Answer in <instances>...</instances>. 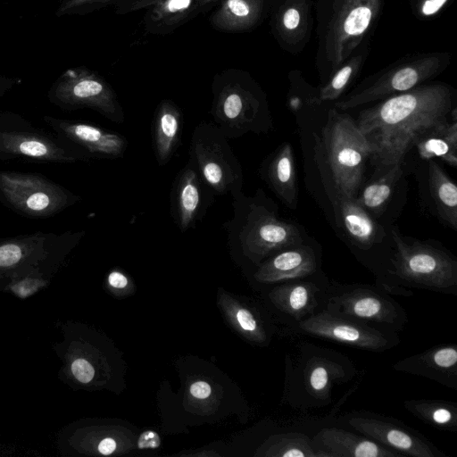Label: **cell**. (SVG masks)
Returning <instances> with one entry per match:
<instances>
[{
  "label": "cell",
  "mask_w": 457,
  "mask_h": 457,
  "mask_svg": "<svg viewBox=\"0 0 457 457\" xmlns=\"http://www.w3.org/2000/svg\"><path fill=\"white\" fill-rule=\"evenodd\" d=\"M262 179L289 209L295 210L298 188L293 146L289 142L278 145L259 169Z\"/></svg>",
  "instance_id": "23"
},
{
  "label": "cell",
  "mask_w": 457,
  "mask_h": 457,
  "mask_svg": "<svg viewBox=\"0 0 457 457\" xmlns=\"http://www.w3.org/2000/svg\"><path fill=\"white\" fill-rule=\"evenodd\" d=\"M428 189L439 219L457 231V187L436 162L428 160Z\"/></svg>",
  "instance_id": "27"
},
{
  "label": "cell",
  "mask_w": 457,
  "mask_h": 457,
  "mask_svg": "<svg viewBox=\"0 0 457 457\" xmlns=\"http://www.w3.org/2000/svg\"><path fill=\"white\" fill-rule=\"evenodd\" d=\"M303 13L297 4L287 7L282 15L281 22L285 30L292 33L299 29L302 23Z\"/></svg>",
  "instance_id": "32"
},
{
  "label": "cell",
  "mask_w": 457,
  "mask_h": 457,
  "mask_svg": "<svg viewBox=\"0 0 457 457\" xmlns=\"http://www.w3.org/2000/svg\"><path fill=\"white\" fill-rule=\"evenodd\" d=\"M184 124L180 109L165 100L157 106L152 123V144L159 166L166 165L176 153Z\"/></svg>",
  "instance_id": "24"
},
{
  "label": "cell",
  "mask_w": 457,
  "mask_h": 457,
  "mask_svg": "<svg viewBox=\"0 0 457 457\" xmlns=\"http://www.w3.org/2000/svg\"><path fill=\"white\" fill-rule=\"evenodd\" d=\"M161 445L159 435L153 430L143 432L137 440V447L139 449H155Z\"/></svg>",
  "instance_id": "34"
},
{
  "label": "cell",
  "mask_w": 457,
  "mask_h": 457,
  "mask_svg": "<svg viewBox=\"0 0 457 457\" xmlns=\"http://www.w3.org/2000/svg\"><path fill=\"white\" fill-rule=\"evenodd\" d=\"M233 215L223 224L234 253L260 265L274 253L305 242L295 222L278 217L274 203L262 188L232 197Z\"/></svg>",
  "instance_id": "2"
},
{
  "label": "cell",
  "mask_w": 457,
  "mask_h": 457,
  "mask_svg": "<svg viewBox=\"0 0 457 457\" xmlns=\"http://www.w3.org/2000/svg\"><path fill=\"white\" fill-rule=\"evenodd\" d=\"M449 59V54L443 53L411 58L387 70L369 85L356 89L334 105L338 110L346 111L409 91L443 71Z\"/></svg>",
  "instance_id": "11"
},
{
  "label": "cell",
  "mask_w": 457,
  "mask_h": 457,
  "mask_svg": "<svg viewBox=\"0 0 457 457\" xmlns=\"http://www.w3.org/2000/svg\"><path fill=\"white\" fill-rule=\"evenodd\" d=\"M325 309L396 333L409 322L405 309L377 285L330 279Z\"/></svg>",
  "instance_id": "9"
},
{
  "label": "cell",
  "mask_w": 457,
  "mask_h": 457,
  "mask_svg": "<svg viewBox=\"0 0 457 457\" xmlns=\"http://www.w3.org/2000/svg\"><path fill=\"white\" fill-rule=\"evenodd\" d=\"M320 271V255L304 242L283 249L262 262L256 272V278L262 283L276 285L312 277Z\"/></svg>",
  "instance_id": "19"
},
{
  "label": "cell",
  "mask_w": 457,
  "mask_h": 457,
  "mask_svg": "<svg viewBox=\"0 0 457 457\" xmlns=\"http://www.w3.org/2000/svg\"><path fill=\"white\" fill-rule=\"evenodd\" d=\"M236 320L245 332L253 335L258 341L264 340V330L259 326L254 315L248 309L242 307L237 309Z\"/></svg>",
  "instance_id": "31"
},
{
  "label": "cell",
  "mask_w": 457,
  "mask_h": 457,
  "mask_svg": "<svg viewBox=\"0 0 457 457\" xmlns=\"http://www.w3.org/2000/svg\"><path fill=\"white\" fill-rule=\"evenodd\" d=\"M191 4V0H169L167 8L170 12H174L187 9Z\"/></svg>",
  "instance_id": "41"
},
{
  "label": "cell",
  "mask_w": 457,
  "mask_h": 457,
  "mask_svg": "<svg viewBox=\"0 0 457 457\" xmlns=\"http://www.w3.org/2000/svg\"><path fill=\"white\" fill-rule=\"evenodd\" d=\"M43 120L62 139L84 151L91 159L122 158L127 138L97 125L45 115Z\"/></svg>",
  "instance_id": "18"
},
{
  "label": "cell",
  "mask_w": 457,
  "mask_h": 457,
  "mask_svg": "<svg viewBox=\"0 0 457 457\" xmlns=\"http://www.w3.org/2000/svg\"><path fill=\"white\" fill-rule=\"evenodd\" d=\"M330 279L322 272L276 284L270 302L290 328L325 308Z\"/></svg>",
  "instance_id": "16"
},
{
  "label": "cell",
  "mask_w": 457,
  "mask_h": 457,
  "mask_svg": "<svg viewBox=\"0 0 457 457\" xmlns=\"http://www.w3.org/2000/svg\"><path fill=\"white\" fill-rule=\"evenodd\" d=\"M220 91L213 102L211 115L213 123L229 139L247 133H268L273 128L272 117L265 98L240 85Z\"/></svg>",
  "instance_id": "13"
},
{
  "label": "cell",
  "mask_w": 457,
  "mask_h": 457,
  "mask_svg": "<svg viewBox=\"0 0 457 457\" xmlns=\"http://www.w3.org/2000/svg\"><path fill=\"white\" fill-rule=\"evenodd\" d=\"M394 249L386 271L385 291L411 296V288L457 295V259L445 248L430 241L403 236L392 230Z\"/></svg>",
  "instance_id": "3"
},
{
  "label": "cell",
  "mask_w": 457,
  "mask_h": 457,
  "mask_svg": "<svg viewBox=\"0 0 457 457\" xmlns=\"http://www.w3.org/2000/svg\"><path fill=\"white\" fill-rule=\"evenodd\" d=\"M188 157L216 196L230 194L233 197L243 191L241 163L228 139L214 123L201 121L195 127Z\"/></svg>",
  "instance_id": "7"
},
{
  "label": "cell",
  "mask_w": 457,
  "mask_h": 457,
  "mask_svg": "<svg viewBox=\"0 0 457 457\" xmlns=\"http://www.w3.org/2000/svg\"><path fill=\"white\" fill-rule=\"evenodd\" d=\"M21 83V79L14 77L0 74V98Z\"/></svg>",
  "instance_id": "37"
},
{
  "label": "cell",
  "mask_w": 457,
  "mask_h": 457,
  "mask_svg": "<svg viewBox=\"0 0 457 457\" xmlns=\"http://www.w3.org/2000/svg\"><path fill=\"white\" fill-rule=\"evenodd\" d=\"M382 0H330L324 31V52L332 70L345 63L376 20Z\"/></svg>",
  "instance_id": "10"
},
{
  "label": "cell",
  "mask_w": 457,
  "mask_h": 457,
  "mask_svg": "<svg viewBox=\"0 0 457 457\" xmlns=\"http://www.w3.org/2000/svg\"><path fill=\"white\" fill-rule=\"evenodd\" d=\"M295 332L371 352H386L400 344L399 333L328 312L325 308L300 321Z\"/></svg>",
  "instance_id": "12"
},
{
  "label": "cell",
  "mask_w": 457,
  "mask_h": 457,
  "mask_svg": "<svg viewBox=\"0 0 457 457\" xmlns=\"http://www.w3.org/2000/svg\"><path fill=\"white\" fill-rule=\"evenodd\" d=\"M392 368L434 380L442 386L457 389V345L445 344L405 357Z\"/></svg>",
  "instance_id": "21"
},
{
  "label": "cell",
  "mask_w": 457,
  "mask_h": 457,
  "mask_svg": "<svg viewBox=\"0 0 457 457\" xmlns=\"http://www.w3.org/2000/svg\"><path fill=\"white\" fill-rule=\"evenodd\" d=\"M320 139L335 190L356 197L362 186L370 148L355 120L331 109Z\"/></svg>",
  "instance_id": "5"
},
{
  "label": "cell",
  "mask_w": 457,
  "mask_h": 457,
  "mask_svg": "<svg viewBox=\"0 0 457 457\" xmlns=\"http://www.w3.org/2000/svg\"><path fill=\"white\" fill-rule=\"evenodd\" d=\"M419 156L425 161L439 158L457 168V112L445 120L423 131L415 140Z\"/></svg>",
  "instance_id": "25"
},
{
  "label": "cell",
  "mask_w": 457,
  "mask_h": 457,
  "mask_svg": "<svg viewBox=\"0 0 457 457\" xmlns=\"http://www.w3.org/2000/svg\"><path fill=\"white\" fill-rule=\"evenodd\" d=\"M266 454L274 457H318L312 438L301 432L275 436L266 450Z\"/></svg>",
  "instance_id": "29"
},
{
  "label": "cell",
  "mask_w": 457,
  "mask_h": 457,
  "mask_svg": "<svg viewBox=\"0 0 457 457\" xmlns=\"http://www.w3.org/2000/svg\"><path fill=\"white\" fill-rule=\"evenodd\" d=\"M47 99L63 111L89 108L114 123L125 120L124 112L112 91L97 77L81 69L63 71L48 89Z\"/></svg>",
  "instance_id": "14"
},
{
  "label": "cell",
  "mask_w": 457,
  "mask_h": 457,
  "mask_svg": "<svg viewBox=\"0 0 457 457\" xmlns=\"http://www.w3.org/2000/svg\"><path fill=\"white\" fill-rule=\"evenodd\" d=\"M90 159L81 149L24 116L12 111L0 112V161L73 163Z\"/></svg>",
  "instance_id": "6"
},
{
  "label": "cell",
  "mask_w": 457,
  "mask_h": 457,
  "mask_svg": "<svg viewBox=\"0 0 457 457\" xmlns=\"http://www.w3.org/2000/svg\"><path fill=\"white\" fill-rule=\"evenodd\" d=\"M117 447L116 442L112 437L104 438L98 445V452L104 455L112 453Z\"/></svg>",
  "instance_id": "40"
},
{
  "label": "cell",
  "mask_w": 457,
  "mask_h": 457,
  "mask_svg": "<svg viewBox=\"0 0 457 457\" xmlns=\"http://www.w3.org/2000/svg\"><path fill=\"white\" fill-rule=\"evenodd\" d=\"M228 6L229 10L237 16H247L250 12L249 5L244 0H228Z\"/></svg>",
  "instance_id": "38"
},
{
  "label": "cell",
  "mask_w": 457,
  "mask_h": 457,
  "mask_svg": "<svg viewBox=\"0 0 457 457\" xmlns=\"http://www.w3.org/2000/svg\"><path fill=\"white\" fill-rule=\"evenodd\" d=\"M79 201V195L43 174L0 170V202L21 216L54 217Z\"/></svg>",
  "instance_id": "8"
},
{
  "label": "cell",
  "mask_w": 457,
  "mask_h": 457,
  "mask_svg": "<svg viewBox=\"0 0 457 457\" xmlns=\"http://www.w3.org/2000/svg\"><path fill=\"white\" fill-rule=\"evenodd\" d=\"M453 103L452 88L436 83L420 85L362 110L355 121L369 143L374 168L403 164L423 131L448 120Z\"/></svg>",
  "instance_id": "1"
},
{
  "label": "cell",
  "mask_w": 457,
  "mask_h": 457,
  "mask_svg": "<svg viewBox=\"0 0 457 457\" xmlns=\"http://www.w3.org/2000/svg\"><path fill=\"white\" fill-rule=\"evenodd\" d=\"M403 406L411 415L422 422L440 430H457V403L446 400L411 399Z\"/></svg>",
  "instance_id": "28"
},
{
  "label": "cell",
  "mask_w": 457,
  "mask_h": 457,
  "mask_svg": "<svg viewBox=\"0 0 457 457\" xmlns=\"http://www.w3.org/2000/svg\"><path fill=\"white\" fill-rule=\"evenodd\" d=\"M312 442L318 457H402L377 442L339 428H321Z\"/></svg>",
  "instance_id": "22"
},
{
  "label": "cell",
  "mask_w": 457,
  "mask_h": 457,
  "mask_svg": "<svg viewBox=\"0 0 457 457\" xmlns=\"http://www.w3.org/2000/svg\"><path fill=\"white\" fill-rule=\"evenodd\" d=\"M337 225L358 249L370 251L381 244L386 232L356 200L335 190L330 197Z\"/></svg>",
  "instance_id": "20"
},
{
  "label": "cell",
  "mask_w": 457,
  "mask_h": 457,
  "mask_svg": "<svg viewBox=\"0 0 457 457\" xmlns=\"http://www.w3.org/2000/svg\"><path fill=\"white\" fill-rule=\"evenodd\" d=\"M361 56H354L341 65L332 78L320 88L312 103L320 104L337 99L355 77L361 65Z\"/></svg>",
  "instance_id": "30"
},
{
  "label": "cell",
  "mask_w": 457,
  "mask_h": 457,
  "mask_svg": "<svg viewBox=\"0 0 457 457\" xmlns=\"http://www.w3.org/2000/svg\"><path fill=\"white\" fill-rule=\"evenodd\" d=\"M403 164L375 168L372 178L361 187L355 200L376 220L385 212L403 175Z\"/></svg>",
  "instance_id": "26"
},
{
  "label": "cell",
  "mask_w": 457,
  "mask_h": 457,
  "mask_svg": "<svg viewBox=\"0 0 457 457\" xmlns=\"http://www.w3.org/2000/svg\"><path fill=\"white\" fill-rule=\"evenodd\" d=\"M357 373L346 355L311 343L300 345L287 357L286 396L295 408H319L329 404L333 389Z\"/></svg>",
  "instance_id": "4"
},
{
  "label": "cell",
  "mask_w": 457,
  "mask_h": 457,
  "mask_svg": "<svg viewBox=\"0 0 457 457\" xmlns=\"http://www.w3.org/2000/svg\"><path fill=\"white\" fill-rule=\"evenodd\" d=\"M448 0H423L420 6V12L423 16L436 14Z\"/></svg>",
  "instance_id": "35"
},
{
  "label": "cell",
  "mask_w": 457,
  "mask_h": 457,
  "mask_svg": "<svg viewBox=\"0 0 457 457\" xmlns=\"http://www.w3.org/2000/svg\"><path fill=\"white\" fill-rule=\"evenodd\" d=\"M189 392L195 398L206 399L211 395L212 387L207 382L199 380L190 386Z\"/></svg>",
  "instance_id": "36"
},
{
  "label": "cell",
  "mask_w": 457,
  "mask_h": 457,
  "mask_svg": "<svg viewBox=\"0 0 457 457\" xmlns=\"http://www.w3.org/2000/svg\"><path fill=\"white\" fill-rule=\"evenodd\" d=\"M71 371L74 377L81 383H88L94 378L95 370L85 359H76L71 364Z\"/></svg>",
  "instance_id": "33"
},
{
  "label": "cell",
  "mask_w": 457,
  "mask_h": 457,
  "mask_svg": "<svg viewBox=\"0 0 457 457\" xmlns=\"http://www.w3.org/2000/svg\"><path fill=\"white\" fill-rule=\"evenodd\" d=\"M170 196L173 221L181 233H186L195 228L196 223L204 219L216 195L203 181L195 164L188 159L178 172Z\"/></svg>",
  "instance_id": "17"
},
{
  "label": "cell",
  "mask_w": 457,
  "mask_h": 457,
  "mask_svg": "<svg viewBox=\"0 0 457 457\" xmlns=\"http://www.w3.org/2000/svg\"><path fill=\"white\" fill-rule=\"evenodd\" d=\"M345 423L361 435L403 456L448 457L419 431L394 419L368 411L347 414Z\"/></svg>",
  "instance_id": "15"
},
{
  "label": "cell",
  "mask_w": 457,
  "mask_h": 457,
  "mask_svg": "<svg viewBox=\"0 0 457 457\" xmlns=\"http://www.w3.org/2000/svg\"><path fill=\"white\" fill-rule=\"evenodd\" d=\"M108 283L114 288H124L128 285V278L119 270H113L108 275Z\"/></svg>",
  "instance_id": "39"
}]
</instances>
